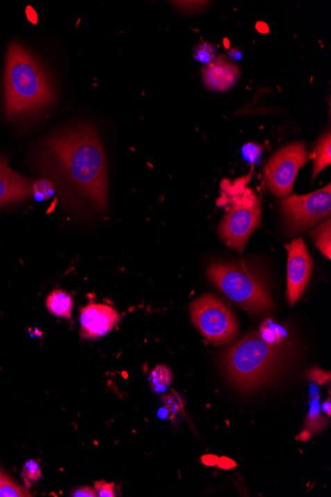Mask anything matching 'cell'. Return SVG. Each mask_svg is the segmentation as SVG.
<instances>
[{"instance_id": "obj_1", "label": "cell", "mask_w": 331, "mask_h": 497, "mask_svg": "<svg viewBox=\"0 0 331 497\" xmlns=\"http://www.w3.org/2000/svg\"><path fill=\"white\" fill-rule=\"evenodd\" d=\"M46 172L71 194L101 212L108 202V169L101 140L94 128L78 126L50 136L41 160Z\"/></svg>"}, {"instance_id": "obj_2", "label": "cell", "mask_w": 331, "mask_h": 497, "mask_svg": "<svg viewBox=\"0 0 331 497\" xmlns=\"http://www.w3.org/2000/svg\"><path fill=\"white\" fill-rule=\"evenodd\" d=\"M54 101V87L45 68L20 44H11L4 71L7 117L10 119L31 117Z\"/></svg>"}, {"instance_id": "obj_3", "label": "cell", "mask_w": 331, "mask_h": 497, "mask_svg": "<svg viewBox=\"0 0 331 497\" xmlns=\"http://www.w3.org/2000/svg\"><path fill=\"white\" fill-rule=\"evenodd\" d=\"M281 351L268 343L259 330L246 335L224 353L223 364L229 379L243 389L263 383L279 365Z\"/></svg>"}, {"instance_id": "obj_4", "label": "cell", "mask_w": 331, "mask_h": 497, "mask_svg": "<svg viewBox=\"0 0 331 497\" xmlns=\"http://www.w3.org/2000/svg\"><path fill=\"white\" fill-rule=\"evenodd\" d=\"M207 277L215 287L251 315H263L273 308L272 299L263 282L248 268L215 263L208 267Z\"/></svg>"}, {"instance_id": "obj_5", "label": "cell", "mask_w": 331, "mask_h": 497, "mask_svg": "<svg viewBox=\"0 0 331 497\" xmlns=\"http://www.w3.org/2000/svg\"><path fill=\"white\" fill-rule=\"evenodd\" d=\"M228 193L230 208L222 219L219 235L228 246L242 253L252 233L260 226L262 208L255 193L240 181L229 187Z\"/></svg>"}, {"instance_id": "obj_6", "label": "cell", "mask_w": 331, "mask_h": 497, "mask_svg": "<svg viewBox=\"0 0 331 497\" xmlns=\"http://www.w3.org/2000/svg\"><path fill=\"white\" fill-rule=\"evenodd\" d=\"M194 327L214 346L231 343L238 334V323L231 310L214 295L201 296L191 304Z\"/></svg>"}, {"instance_id": "obj_7", "label": "cell", "mask_w": 331, "mask_h": 497, "mask_svg": "<svg viewBox=\"0 0 331 497\" xmlns=\"http://www.w3.org/2000/svg\"><path fill=\"white\" fill-rule=\"evenodd\" d=\"M287 230L293 235L304 233L330 219L331 214V186L305 196L291 195L280 203Z\"/></svg>"}, {"instance_id": "obj_8", "label": "cell", "mask_w": 331, "mask_h": 497, "mask_svg": "<svg viewBox=\"0 0 331 497\" xmlns=\"http://www.w3.org/2000/svg\"><path fill=\"white\" fill-rule=\"evenodd\" d=\"M309 156L304 142H294L276 152L265 167V184L273 195L287 198L293 192L296 177Z\"/></svg>"}, {"instance_id": "obj_9", "label": "cell", "mask_w": 331, "mask_h": 497, "mask_svg": "<svg viewBox=\"0 0 331 497\" xmlns=\"http://www.w3.org/2000/svg\"><path fill=\"white\" fill-rule=\"evenodd\" d=\"M288 274H287V299L293 306L304 294L312 270L311 254L303 238H296L287 245Z\"/></svg>"}, {"instance_id": "obj_10", "label": "cell", "mask_w": 331, "mask_h": 497, "mask_svg": "<svg viewBox=\"0 0 331 497\" xmlns=\"http://www.w3.org/2000/svg\"><path fill=\"white\" fill-rule=\"evenodd\" d=\"M117 310L104 304H90L80 311L82 336L85 339H97L108 334L119 323Z\"/></svg>"}, {"instance_id": "obj_11", "label": "cell", "mask_w": 331, "mask_h": 497, "mask_svg": "<svg viewBox=\"0 0 331 497\" xmlns=\"http://www.w3.org/2000/svg\"><path fill=\"white\" fill-rule=\"evenodd\" d=\"M32 195V182L13 171L0 156V205L18 203Z\"/></svg>"}, {"instance_id": "obj_12", "label": "cell", "mask_w": 331, "mask_h": 497, "mask_svg": "<svg viewBox=\"0 0 331 497\" xmlns=\"http://www.w3.org/2000/svg\"><path fill=\"white\" fill-rule=\"evenodd\" d=\"M239 74V69L236 65L219 57L203 69V82L212 91H228L236 84Z\"/></svg>"}, {"instance_id": "obj_13", "label": "cell", "mask_w": 331, "mask_h": 497, "mask_svg": "<svg viewBox=\"0 0 331 497\" xmlns=\"http://www.w3.org/2000/svg\"><path fill=\"white\" fill-rule=\"evenodd\" d=\"M314 170H312V179H316L319 173L330 165L331 163V136L330 131H326L323 134L316 147H314Z\"/></svg>"}, {"instance_id": "obj_14", "label": "cell", "mask_w": 331, "mask_h": 497, "mask_svg": "<svg viewBox=\"0 0 331 497\" xmlns=\"http://www.w3.org/2000/svg\"><path fill=\"white\" fill-rule=\"evenodd\" d=\"M46 306L51 314L61 318L71 319L73 311V299L71 295L62 290L53 291L48 295Z\"/></svg>"}, {"instance_id": "obj_15", "label": "cell", "mask_w": 331, "mask_h": 497, "mask_svg": "<svg viewBox=\"0 0 331 497\" xmlns=\"http://www.w3.org/2000/svg\"><path fill=\"white\" fill-rule=\"evenodd\" d=\"M330 233V219H328L325 224L319 226V228L312 233L314 244H316V246L321 251V253L328 258H331Z\"/></svg>"}, {"instance_id": "obj_16", "label": "cell", "mask_w": 331, "mask_h": 497, "mask_svg": "<svg viewBox=\"0 0 331 497\" xmlns=\"http://www.w3.org/2000/svg\"><path fill=\"white\" fill-rule=\"evenodd\" d=\"M326 421L321 417V407H319V396L314 397L311 402V411L305 421V428L309 433H319L325 427Z\"/></svg>"}, {"instance_id": "obj_17", "label": "cell", "mask_w": 331, "mask_h": 497, "mask_svg": "<svg viewBox=\"0 0 331 497\" xmlns=\"http://www.w3.org/2000/svg\"><path fill=\"white\" fill-rule=\"evenodd\" d=\"M153 389L162 392L172 382V372L165 365H158L150 374Z\"/></svg>"}, {"instance_id": "obj_18", "label": "cell", "mask_w": 331, "mask_h": 497, "mask_svg": "<svg viewBox=\"0 0 331 497\" xmlns=\"http://www.w3.org/2000/svg\"><path fill=\"white\" fill-rule=\"evenodd\" d=\"M31 494L22 489L17 483L12 482L0 471V497H28Z\"/></svg>"}, {"instance_id": "obj_19", "label": "cell", "mask_w": 331, "mask_h": 497, "mask_svg": "<svg viewBox=\"0 0 331 497\" xmlns=\"http://www.w3.org/2000/svg\"><path fill=\"white\" fill-rule=\"evenodd\" d=\"M55 184L47 178L32 183V195L38 202H44L55 195Z\"/></svg>"}, {"instance_id": "obj_20", "label": "cell", "mask_w": 331, "mask_h": 497, "mask_svg": "<svg viewBox=\"0 0 331 497\" xmlns=\"http://www.w3.org/2000/svg\"><path fill=\"white\" fill-rule=\"evenodd\" d=\"M21 478L24 480L25 487L29 489L42 478L40 466L35 460H29L23 466Z\"/></svg>"}, {"instance_id": "obj_21", "label": "cell", "mask_w": 331, "mask_h": 497, "mask_svg": "<svg viewBox=\"0 0 331 497\" xmlns=\"http://www.w3.org/2000/svg\"><path fill=\"white\" fill-rule=\"evenodd\" d=\"M261 337L268 343L273 344H279L281 339H283L285 334L283 330L279 329L278 326L271 322H266L261 326V330H259Z\"/></svg>"}, {"instance_id": "obj_22", "label": "cell", "mask_w": 331, "mask_h": 497, "mask_svg": "<svg viewBox=\"0 0 331 497\" xmlns=\"http://www.w3.org/2000/svg\"><path fill=\"white\" fill-rule=\"evenodd\" d=\"M215 48L214 45L208 42L198 44L194 49V59L198 60L201 63L210 65L214 61Z\"/></svg>"}, {"instance_id": "obj_23", "label": "cell", "mask_w": 331, "mask_h": 497, "mask_svg": "<svg viewBox=\"0 0 331 497\" xmlns=\"http://www.w3.org/2000/svg\"><path fill=\"white\" fill-rule=\"evenodd\" d=\"M94 487L97 496L99 497H114V483H108L104 480H97L94 482Z\"/></svg>"}, {"instance_id": "obj_24", "label": "cell", "mask_w": 331, "mask_h": 497, "mask_svg": "<svg viewBox=\"0 0 331 497\" xmlns=\"http://www.w3.org/2000/svg\"><path fill=\"white\" fill-rule=\"evenodd\" d=\"M261 152H262V148H261L260 145L253 144V143L245 145L242 149L245 160L249 162L256 161L258 157L260 156Z\"/></svg>"}, {"instance_id": "obj_25", "label": "cell", "mask_w": 331, "mask_h": 497, "mask_svg": "<svg viewBox=\"0 0 331 497\" xmlns=\"http://www.w3.org/2000/svg\"><path fill=\"white\" fill-rule=\"evenodd\" d=\"M330 372L321 371L319 369H312L311 372H309V378L314 382L318 383V385H323L326 381L330 380Z\"/></svg>"}, {"instance_id": "obj_26", "label": "cell", "mask_w": 331, "mask_h": 497, "mask_svg": "<svg viewBox=\"0 0 331 497\" xmlns=\"http://www.w3.org/2000/svg\"><path fill=\"white\" fill-rule=\"evenodd\" d=\"M177 6H180V8L185 9V10H198L205 6L207 2L205 1H176L173 2Z\"/></svg>"}, {"instance_id": "obj_27", "label": "cell", "mask_w": 331, "mask_h": 497, "mask_svg": "<svg viewBox=\"0 0 331 497\" xmlns=\"http://www.w3.org/2000/svg\"><path fill=\"white\" fill-rule=\"evenodd\" d=\"M74 497H96L97 496L96 489L90 487H83L80 489H76L71 492Z\"/></svg>"}, {"instance_id": "obj_28", "label": "cell", "mask_w": 331, "mask_h": 497, "mask_svg": "<svg viewBox=\"0 0 331 497\" xmlns=\"http://www.w3.org/2000/svg\"><path fill=\"white\" fill-rule=\"evenodd\" d=\"M323 410L325 411L326 414H328V416H330L331 409H330V399H328V401H326L325 403L323 404Z\"/></svg>"}]
</instances>
